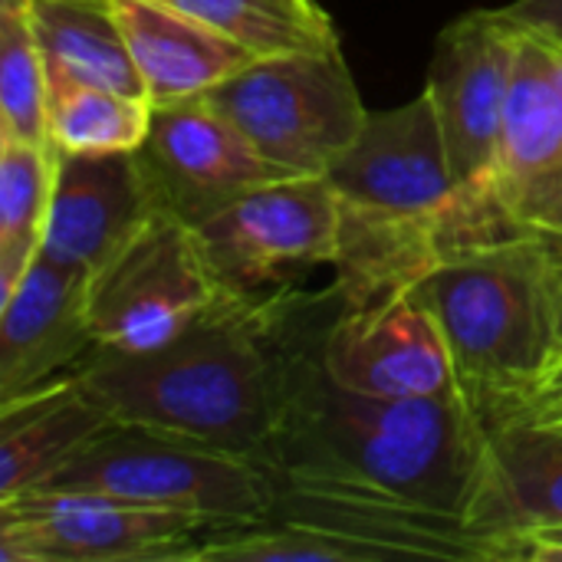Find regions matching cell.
Listing matches in <instances>:
<instances>
[{"mask_svg":"<svg viewBox=\"0 0 562 562\" xmlns=\"http://www.w3.org/2000/svg\"><path fill=\"white\" fill-rule=\"evenodd\" d=\"M491 435V415L468 392L359 395L336 385L319 362V342L303 339L263 464L280 477L375 494L487 530Z\"/></svg>","mask_w":562,"mask_h":562,"instance_id":"6da1fadb","label":"cell"},{"mask_svg":"<svg viewBox=\"0 0 562 562\" xmlns=\"http://www.w3.org/2000/svg\"><path fill=\"white\" fill-rule=\"evenodd\" d=\"M290 326L286 296L227 293L171 342L148 352L95 349L76 375L115 422L263 464L303 346Z\"/></svg>","mask_w":562,"mask_h":562,"instance_id":"7a4b0ae2","label":"cell"},{"mask_svg":"<svg viewBox=\"0 0 562 562\" xmlns=\"http://www.w3.org/2000/svg\"><path fill=\"white\" fill-rule=\"evenodd\" d=\"M339 198V303L418 283L441 257L454 207L438 109L428 89L412 102L369 112L356 142L323 175Z\"/></svg>","mask_w":562,"mask_h":562,"instance_id":"3957f363","label":"cell"},{"mask_svg":"<svg viewBox=\"0 0 562 562\" xmlns=\"http://www.w3.org/2000/svg\"><path fill=\"white\" fill-rule=\"evenodd\" d=\"M560 267L557 244L507 237L448 250L415 283L494 425L524 408L557 362Z\"/></svg>","mask_w":562,"mask_h":562,"instance_id":"277c9868","label":"cell"},{"mask_svg":"<svg viewBox=\"0 0 562 562\" xmlns=\"http://www.w3.org/2000/svg\"><path fill=\"white\" fill-rule=\"evenodd\" d=\"M30 494L112 497L142 507L184 510L211 527H234L267 520L277 484L260 461L181 435L112 422Z\"/></svg>","mask_w":562,"mask_h":562,"instance_id":"5b68a950","label":"cell"},{"mask_svg":"<svg viewBox=\"0 0 562 562\" xmlns=\"http://www.w3.org/2000/svg\"><path fill=\"white\" fill-rule=\"evenodd\" d=\"M207 99L286 175H326L369 119L342 46L257 56Z\"/></svg>","mask_w":562,"mask_h":562,"instance_id":"8992f818","label":"cell"},{"mask_svg":"<svg viewBox=\"0 0 562 562\" xmlns=\"http://www.w3.org/2000/svg\"><path fill=\"white\" fill-rule=\"evenodd\" d=\"M520 26L497 10H471L438 36L425 89L435 99L451 175L458 184L454 207L441 231V254L468 247L474 217L484 201L504 109L517 66Z\"/></svg>","mask_w":562,"mask_h":562,"instance_id":"52a82bcc","label":"cell"},{"mask_svg":"<svg viewBox=\"0 0 562 562\" xmlns=\"http://www.w3.org/2000/svg\"><path fill=\"white\" fill-rule=\"evenodd\" d=\"M339 231V198L323 175L267 181L194 224L204 260L231 296H273L313 267H336Z\"/></svg>","mask_w":562,"mask_h":562,"instance_id":"ba28073f","label":"cell"},{"mask_svg":"<svg viewBox=\"0 0 562 562\" xmlns=\"http://www.w3.org/2000/svg\"><path fill=\"white\" fill-rule=\"evenodd\" d=\"M224 296L194 227L158 211L92 277L89 323L95 346L112 352L158 349Z\"/></svg>","mask_w":562,"mask_h":562,"instance_id":"9c48e42d","label":"cell"},{"mask_svg":"<svg viewBox=\"0 0 562 562\" xmlns=\"http://www.w3.org/2000/svg\"><path fill=\"white\" fill-rule=\"evenodd\" d=\"M207 530V520L184 510L26 494L0 504V562H191Z\"/></svg>","mask_w":562,"mask_h":562,"instance_id":"30bf717a","label":"cell"},{"mask_svg":"<svg viewBox=\"0 0 562 562\" xmlns=\"http://www.w3.org/2000/svg\"><path fill=\"white\" fill-rule=\"evenodd\" d=\"M562 184V89L537 30L520 26L517 66L494 171L474 217L471 244L550 237ZM468 244V247H471Z\"/></svg>","mask_w":562,"mask_h":562,"instance_id":"8fae6325","label":"cell"},{"mask_svg":"<svg viewBox=\"0 0 562 562\" xmlns=\"http://www.w3.org/2000/svg\"><path fill=\"white\" fill-rule=\"evenodd\" d=\"M316 342L326 375L359 395L431 398L468 392L448 336L415 283L342 303Z\"/></svg>","mask_w":562,"mask_h":562,"instance_id":"7c38bea8","label":"cell"},{"mask_svg":"<svg viewBox=\"0 0 562 562\" xmlns=\"http://www.w3.org/2000/svg\"><path fill=\"white\" fill-rule=\"evenodd\" d=\"M138 158L168 214L191 227L237 201L240 194L290 178L207 99L155 105Z\"/></svg>","mask_w":562,"mask_h":562,"instance_id":"4fadbf2b","label":"cell"},{"mask_svg":"<svg viewBox=\"0 0 562 562\" xmlns=\"http://www.w3.org/2000/svg\"><path fill=\"white\" fill-rule=\"evenodd\" d=\"M92 273L36 254L0 300V402L76 372L99 346L89 323Z\"/></svg>","mask_w":562,"mask_h":562,"instance_id":"5bb4252c","label":"cell"},{"mask_svg":"<svg viewBox=\"0 0 562 562\" xmlns=\"http://www.w3.org/2000/svg\"><path fill=\"white\" fill-rule=\"evenodd\" d=\"M165 211L138 151H56L43 254L92 277Z\"/></svg>","mask_w":562,"mask_h":562,"instance_id":"9a60e30c","label":"cell"},{"mask_svg":"<svg viewBox=\"0 0 562 562\" xmlns=\"http://www.w3.org/2000/svg\"><path fill=\"white\" fill-rule=\"evenodd\" d=\"M112 3L151 105L207 95L257 59V53L244 43L161 0Z\"/></svg>","mask_w":562,"mask_h":562,"instance_id":"2e32d148","label":"cell"},{"mask_svg":"<svg viewBox=\"0 0 562 562\" xmlns=\"http://www.w3.org/2000/svg\"><path fill=\"white\" fill-rule=\"evenodd\" d=\"M112 422L76 372L0 402V504L36 491Z\"/></svg>","mask_w":562,"mask_h":562,"instance_id":"e0dca14e","label":"cell"},{"mask_svg":"<svg viewBox=\"0 0 562 562\" xmlns=\"http://www.w3.org/2000/svg\"><path fill=\"white\" fill-rule=\"evenodd\" d=\"M484 527L514 540L562 527V425L497 422ZM524 562V550H520Z\"/></svg>","mask_w":562,"mask_h":562,"instance_id":"ac0fdd59","label":"cell"},{"mask_svg":"<svg viewBox=\"0 0 562 562\" xmlns=\"http://www.w3.org/2000/svg\"><path fill=\"white\" fill-rule=\"evenodd\" d=\"M46 69L145 95L112 0H26Z\"/></svg>","mask_w":562,"mask_h":562,"instance_id":"d6986e66","label":"cell"},{"mask_svg":"<svg viewBox=\"0 0 562 562\" xmlns=\"http://www.w3.org/2000/svg\"><path fill=\"white\" fill-rule=\"evenodd\" d=\"M151 112L155 105L142 95L46 69V138L53 151H138L148 138Z\"/></svg>","mask_w":562,"mask_h":562,"instance_id":"ffe728a7","label":"cell"},{"mask_svg":"<svg viewBox=\"0 0 562 562\" xmlns=\"http://www.w3.org/2000/svg\"><path fill=\"white\" fill-rule=\"evenodd\" d=\"M53 178L56 151L49 145L0 135V300L43 250Z\"/></svg>","mask_w":562,"mask_h":562,"instance_id":"44dd1931","label":"cell"},{"mask_svg":"<svg viewBox=\"0 0 562 562\" xmlns=\"http://www.w3.org/2000/svg\"><path fill=\"white\" fill-rule=\"evenodd\" d=\"M224 36L244 43L257 56L339 49L342 40L316 0H161Z\"/></svg>","mask_w":562,"mask_h":562,"instance_id":"7402d4cb","label":"cell"},{"mask_svg":"<svg viewBox=\"0 0 562 562\" xmlns=\"http://www.w3.org/2000/svg\"><path fill=\"white\" fill-rule=\"evenodd\" d=\"M0 135L33 145L46 138V59L26 0H0Z\"/></svg>","mask_w":562,"mask_h":562,"instance_id":"603a6c76","label":"cell"},{"mask_svg":"<svg viewBox=\"0 0 562 562\" xmlns=\"http://www.w3.org/2000/svg\"><path fill=\"white\" fill-rule=\"evenodd\" d=\"M501 13L524 30H537L562 40V0H514L501 7Z\"/></svg>","mask_w":562,"mask_h":562,"instance_id":"cb8c5ba5","label":"cell"},{"mask_svg":"<svg viewBox=\"0 0 562 562\" xmlns=\"http://www.w3.org/2000/svg\"><path fill=\"white\" fill-rule=\"evenodd\" d=\"M504 422H562V366H557L543 379V385L533 392V398L524 408H517Z\"/></svg>","mask_w":562,"mask_h":562,"instance_id":"d4e9b609","label":"cell"},{"mask_svg":"<svg viewBox=\"0 0 562 562\" xmlns=\"http://www.w3.org/2000/svg\"><path fill=\"white\" fill-rule=\"evenodd\" d=\"M520 550H524V562H562V527L524 537Z\"/></svg>","mask_w":562,"mask_h":562,"instance_id":"484cf974","label":"cell"},{"mask_svg":"<svg viewBox=\"0 0 562 562\" xmlns=\"http://www.w3.org/2000/svg\"><path fill=\"white\" fill-rule=\"evenodd\" d=\"M543 36V43H547V53H550V66H553V72H557V82H560L562 89V40L557 36H547V33H540ZM550 244H557L562 247V184H560V201H557V211H553V224H550V237H547Z\"/></svg>","mask_w":562,"mask_h":562,"instance_id":"4316f807","label":"cell"},{"mask_svg":"<svg viewBox=\"0 0 562 562\" xmlns=\"http://www.w3.org/2000/svg\"><path fill=\"white\" fill-rule=\"evenodd\" d=\"M562 366V267H560V283H557V362H553V369ZM550 369V372H553Z\"/></svg>","mask_w":562,"mask_h":562,"instance_id":"83f0119b","label":"cell"},{"mask_svg":"<svg viewBox=\"0 0 562 562\" xmlns=\"http://www.w3.org/2000/svg\"><path fill=\"white\" fill-rule=\"evenodd\" d=\"M550 425H562V422H550Z\"/></svg>","mask_w":562,"mask_h":562,"instance_id":"f1b7e54d","label":"cell"}]
</instances>
